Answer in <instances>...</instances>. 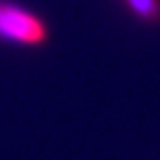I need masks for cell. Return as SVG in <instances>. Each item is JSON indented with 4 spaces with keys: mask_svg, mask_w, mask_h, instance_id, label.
I'll return each mask as SVG.
<instances>
[{
    "mask_svg": "<svg viewBox=\"0 0 160 160\" xmlns=\"http://www.w3.org/2000/svg\"><path fill=\"white\" fill-rule=\"evenodd\" d=\"M48 36V26L38 14L10 0H0V40L22 46H44Z\"/></svg>",
    "mask_w": 160,
    "mask_h": 160,
    "instance_id": "cell-1",
    "label": "cell"
},
{
    "mask_svg": "<svg viewBox=\"0 0 160 160\" xmlns=\"http://www.w3.org/2000/svg\"><path fill=\"white\" fill-rule=\"evenodd\" d=\"M136 18L150 24H160V0H124Z\"/></svg>",
    "mask_w": 160,
    "mask_h": 160,
    "instance_id": "cell-2",
    "label": "cell"
}]
</instances>
